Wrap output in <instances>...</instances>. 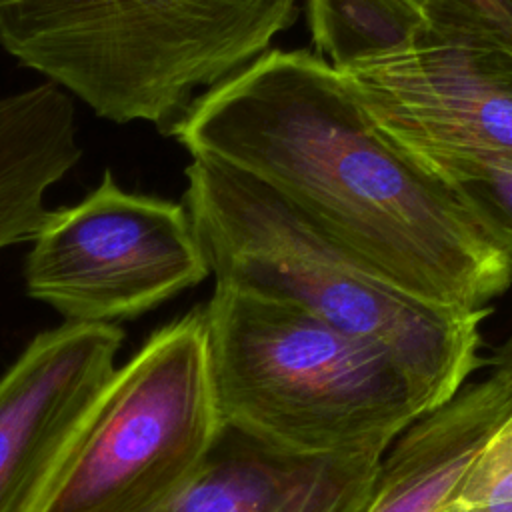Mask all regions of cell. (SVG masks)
<instances>
[{
    "label": "cell",
    "instance_id": "1",
    "mask_svg": "<svg viewBox=\"0 0 512 512\" xmlns=\"http://www.w3.org/2000/svg\"><path fill=\"white\" fill-rule=\"evenodd\" d=\"M168 136L260 182L420 300L488 310L512 286V254L312 50H268L200 94Z\"/></svg>",
    "mask_w": 512,
    "mask_h": 512
},
{
    "label": "cell",
    "instance_id": "2",
    "mask_svg": "<svg viewBox=\"0 0 512 512\" xmlns=\"http://www.w3.org/2000/svg\"><path fill=\"white\" fill-rule=\"evenodd\" d=\"M184 206L216 284L286 300L374 344L438 404L480 366V324L490 308L458 310L404 292L232 166L192 156Z\"/></svg>",
    "mask_w": 512,
    "mask_h": 512
},
{
    "label": "cell",
    "instance_id": "3",
    "mask_svg": "<svg viewBox=\"0 0 512 512\" xmlns=\"http://www.w3.org/2000/svg\"><path fill=\"white\" fill-rule=\"evenodd\" d=\"M296 14L298 0H0V48L100 118L168 134Z\"/></svg>",
    "mask_w": 512,
    "mask_h": 512
},
{
    "label": "cell",
    "instance_id": "4",
    "mask_svg": "<svg viewBox=\"0 0 512 512\" xmlns=\"http://www.w3.org/2000/svg\"><path fill=\"white\" fill-rule=\"evenodd\" d=\"M204 316L222 426L272 448L382 454L440 406L384 350L286 300L214 284Z\"/></svg>",
    "mask_w": 512,
    "mask_h": 512
},
{
    "label": "cell",
    "instance_id": "5",
    "mask_svg": "<svg viewBox=\"0 0 512 512\" xmlns=\"http://www.w3.org/2000/svg\"><path fill=\"white\" fill-rule=\"evenodd\" d=\"M220 428L206 316L194 308L112 372L24 512H160Z\"/></svg>",
    "mask_w": 512,
    "mask_h": 512
},
{
    "label": "cell",
    "instance_id": "6",
    "mask_svg": "<svg viewBox=\"0 0 512 512\" xmlns=\"http://www.w3.org/2000/svg\"><path fill=\"white\" fill-rule=\"evenodd\" d=\"M210 266L184 202L128 192L110 170L48 212L26 254L30 298L66 322L114 324L200 284Z\"/></svg>",
    "mask_w": 512,
    "mask_h": 512
},
{
    "label": "cell",
    "instance_id": "7",
    "mask_svg": "<svg viewBox=\"0 0 512 512\" xmlns=\"http://www.w3.org/2000/svg\"><path fill=\"white\" fill-rule=\"evenodd\" d=\"M334 70L408 152L512 164V60L428 28L404 48Z\"/></svg>",
    "mask_w": 512,
    "mask_h": 512
},
{
    "label": "cell",
    "instance_id": "8",
    "mask_svg": "<svg viewBox=\"0 0 512 512\" xmlns=\"http://www.w3.org/2000/svg\"><path fill=\"white\" fill-rule=\"evenodd\" d=\"M116 324L40 332L0 378V512H24L78 420L116 370Z\"/></svg>",
    "mask_w": 512,
    "mask_h": 512
},
{
    "label": "cell",
    "instance_id": "9",
    "mask_svg": "<svg viewBox=\"0 0 512 512\" xmlns=\"http://www.w3.org/2000/svg\"><path fill=\"white\" fill-rule=\"evenodd\" d=\"M382 454L298 456L222 426L194 478L160 512H364Z\"/></svg>",
    "mask_w": 512,
    "mask_h": 512
},
{
    "label": "cell",
    "instance_id": "10",
    "mask_svg": "<svg viewBox=\"0 0 512 512\" xmlns=\"http://www.w3.org/2000/svg\"><path fill=\"white\" fill-rule=\"evenodd\" d=\"M510 412L512 384L502 376L462 386L386 448L364 512H436Z\"/></svg>",
    "mask_w": 512,
    "mask_h": 512
},
{
    "label": "cell",
    "instance_id": "11",
    "mask_svg": "<svg viewBox=\"0 0 512 512\" xmlns=\"http://www.w3.org/2000/svg\"><path fill=\"white\" fill-rule=\"evenodd\" d=\"M82 158L72 96L52 82L0 98V250L32 242L46 192Z\"/></svg>",
    "mask_w": 512,
    "mask_h": 512
},
{
    "label": "cell",
    "instance_id": "12",
    "mask_svg": "<svg viewBox=\"0 0 512 512\" xmlns=\"http://www.w3.org/2000/svg\"><path fill=\"white\" fill-rule=\"evenodd\" d=\"M314 54L332 68L404 48L426 22L402 0H306Z\"/></svg>",
    "mask_w": 512,
    "mask_h": 512
},
{
    "label": "cell",
    "instance_id": "13",
    "mask_svg": "<svg viewBox=\"0 0 512 512\" xmlns=\"http://www.w3.org/2000/svg\"><path fill=\"white\" fill-rule=\"evenodd\" d=\"M414 156L448 186L482 232L512 254V164L454 154Z\"/></svg>",
    "mask_w": 512,
    "mask_h": 512
},
{
    "label": "cell",
    "instance_id": "14",
    "mask_svg": "<svg viewBox=\"0 0 512 512\" xmlns=\"http://www.w3.org/2000/svg\"><path fill=\"white\" fill-rule=\"evenodd\" d=\"M448 42L512 60V0H402Z\"/></svg>",
    "mask_w": 512,
    "mask_h": 512
},
{
    "label": "cell",
    "instance_id": "15",
    "mask_svg": "<svg viewBox=\"0 0 512 512\" xmlns=\"http://www.w3.org/2000/svg\"><path fill=\"white\" fill-rule=\"evenodd\" d=\"M436 512H512V412L472 456Z\"/></svg>",
    "mask_w": 512,
    "mask_h": 512
},
{
    "label": "cell",
    "instance_id": "16",
    "mask_svg": "<svg viewBox=\"0 0 512 512\" xmlns=\"http://www.w3.org/2000/svg\"><path fill=\"white\" fill-rule=\"evenodd\" d=\"M490 364H492V372L494 374L502 376L504 380H508L512 384V332L494 350V356L490 358Z\"/></svg>",
    "mask_w": 512,
    "mask_h": 512
}]
</instances>
